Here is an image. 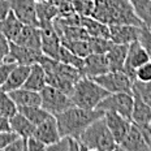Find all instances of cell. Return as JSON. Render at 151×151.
Masks as SVG:
<instances>
[{"label": "cell", "instance_id": "6", "mask_svg": "<svg viewBox=\"0 0 151 151\" xmlns=\"http://www.w3.org/2000/svg\"><path fill=\"white\" fill-rule=\"evenodd\" d=\"M40 106L50 115L56 116L58 113L65 111L67 108L73 106V102H72L70 96L65 94L64 91L47 85L40 91Z\"/></svg>", "mask_w": 151, "mask_h": 151}, {"label": "cell", "instance_id": "22", "mask_svg": "<svg viewBox=\"0 0 151 151\" xmlns=\"http://www.w3.org/2000/svg\"><path fill=\"white\" fill-rule=\"evenodd\" d=\"M9 95L16 103L17 108L26 106H40V93H38V91L20 87L17 90L9 91Z\"/></svg>", "mask_w": 151, "mask_h": 151}, {"label": "cell", "instance_id": "42", "mask_svg": "<svg viewBox=\"0 0 151 151\" xmlns=\"http://www.w3.org/2000/svg\"><path fill=\"white\" fill-rule=\"evenodd\" d=\"M46 147L47 146L45 143L40 142L34 136L27 138V151H42V150H46Z\"/></svg>", "mask_w": 151, "mask_h": 151}, {"label": "cell", "instance_id": "26", "mask_svg": "<svg viewBox=\"0 0 151 151\" xmlns=\"http://www.w3.org/2000/svg\"><path fill=\"white\" fill-rule=\"evenodd\" d=\"M22 27H24V24L16 17V14L12 11L9 12V14L4 20L0 21V31L4 34L9 42H13L17 38Z\"/></svg>", "mask_w": 151, "mask_h": 151}, {"label": "cell", "instance_id": "46", "mask_svg": "<svg viewBox=\"0 0 151 151\" xmlns=\"http://www.w3.org/2000/svg\"><path fill=\"white\" fill-rule=\"evenodd\" d=\"M0 132H12L9 119L4 117V116H0Z\"/></svg>", "mask_w": 151, "mask_h": 151}, {"label": "cell", "instance_id": "20", "mask_svg": "<svg viewBox=\"0 0 151 151\" xmlns=\"http://www.w3.org/2000/svg\"><path fill=\"white\" fill-rule=\"evenodd\" d=\"M30 70V65H20L17 64L13 68V70L9 73L8 78L5 80V82L0 86V89H3L4 91H13L17 90L20 87H24V83L27 78V74H29Z\"/></svg>", "mask_w": 151, "mask_h": 151}, {"label": "cell", "instance_id": "37", "mask_svg": "<svg viewBox=\"0 0 151 151\" xmlns=\"http://www.w3.org/2000/svg\"><path fill=\"white\" fill-rule=\"evenodd\" d=\"M4 151H27V138L17 136L5 147Z\"/></svg>", "mask_w": 151, "mask_h": 151}, {"label": "cell", "instance_id": "40", "mask_svg": "<svg viewBox=\"0 0 151 151\" xmlns=\"http://www.w3.org/2000/svg\"><path fill=\"white\" fill-rule=\"evenodd\" d=\"M16 63L14 61H9V60H4L0 64V86L5 82V80L8 78L9 73L13 70V68L16 67Z\"/></svg>", "mask_w": 151, "mask_h": 151}, {"label": "cell", "instance_id": "4", "mask_svg": "<svg viewBox=\"0 0 151 151\" xmlns=\"http://www.w3.org/2000/svg\"><path fill=\"white\" fill-rule=\"evenodd\" d=\"M82 151H113L119 150V145L111 134L103 117L87 127L78 137Z\"/></svg>", "mask_w": 151, "mask_h": 151}, {"label": "cell", "instance_id": "38", "mask_svg": "<svg viewBox=\"0 0 151 151\" xmlns=\"http://www.w3.org/2000/svg\"><path fill=\"white\" fill-rule=\"evenodd\" d=\"M137 81H151V61L145 63L136 70ZM134 80V81H136Z\"/></svg>", "mask_w": 151, "mask_h": 151}, {"label": "cell", "instance_id": "39", "mask_svg": "<svg viewBox=\"0 0 151 151\" xmlns=\"http://www.w3.org/2000/svg\"><path fill=\"white\" fill-rule=\"evenodd\" d=\"M139 40L142 43V46L145 47V50L149 53V58H150V61H151V31L149 30V27L143 26L141 29V34H139Z\"/></svg>", "mask_w": 151, "mask_h": 151}, {"label": "cell", "instance_id": "41", "mask_svg": "<svg viewBox=\"0 0 151 151\" xmlns=\"http://www.w3.org/2000/svg\"><path fill=\"white\" fill-rule=\"evenodd\" d=\"M9 40L5 38L4 34L0 31V64L4 61V59L7 58L8 52H9Z\"/></svg>", "mask_w": 151, "mask_h": 151}, {"label": "cell", "instance_id": "34", "mask_svg": "<svg viewBox=\"0 0 151 151\" xmlns=\"http://www.w3.org/2000/svg\"><path fill=\"white\" fill-rule=\"evenodd\" d=\"M59 61L64 63V64H68V65H72V67L77 68L81 70V68H82L83 65V58H80L78 55H76L70 51V50H68L67 47H64L61 45V48H60V53H59Z\"/></svg>", "mask_w": 151, "mask_h": 151}, {"label": "cell", "instance_id": "13", "mask_svg": "<svg viewBox=\"0 0 151 151\" xmlns=\"http://www.w3.org/2000/svg\"><path fill=\"white\" fill-rule=\"evenodd\" d=\"M42 55H43L42 51L29 48V47H24L11 42L9 43V52L4 60L14 61L16 64L20 65H31L34 63L39 61Z\"/></svg>", "mask_w": 151, "mask_h": 151}, {"label": "cell", "instance_id": "5", "mask_svg": "<svg viewBox=\"0 0 151 151\" xmlns=\"http://www.w3.org/2000/svg\"><path fill=\"white\" fill-rule=\"evenodd\" d=\"M108 94V91L103 89L95 80L81 77L74 83L73 91L69 96L74 106L86 109H96L98 104Z\"/></svg>", "mask_w": 151, "mask_h": 151}, {"label": "cell", "instance_id": "25", "mask_svg": "<svg viewBox=\"0 0 151 151\" xmlns=\"http://www.w3.org/2000/svg\"><path fill=\"white\" fill-rule=\"evenodd\" d=\"M37 9V18H38V27H43L47 25H52L53 20L59 16V9L52 5L50 1H35Z\"/></svg>", "mask_w": 151, "mask_h": 151}, {"label": "cell", "instance_id": "14", "mask_svg": "<svg viewBox=\"0 0 151 151\" xmlns=\"http://www.w3.org/2000/svg\"><path fill=\"white\" fill-rule=\"evenodd\" d=\"M11 9L24 25L39 26L37 18L35 0H11Z\"/></svg>", "mask_w": 151, "mask_h": 151}, {"label": "cell", "instance_id": "2", "mask_svg": "<svg viewBox=\"0 0 151 151\" xmlns=\"http://www.w3.org/2000/svg\"><path fill=\"white\" fill-rule=\"evenodd\" d=\"M104 112L99 109H86L77 106H72L65 111L55 116L60 136H72L77 138L91 122L103 117Z\"/></svg>", "mask_w": 151, "mask_h": 151}, {"label": "cell", "instance_id": "9", "mask_svg": "<svg viewBox=\"0 0 151 151\" xmlns=\"http://www.w3.org/2000/svg\"><path fill=\"white\" fill-rule=\"evenodd\" d=\"M147 61H150L149 53H147V51L145 50V47L142 46V43L139 40H134L130 45H128L124 72L133 81L136 80V70Z\"/></svg>", "mask_w": 151, "mask_h": 151}, {"label": "cell", "instance_id": "17", "mask_svg": "<svg viewBox=\"0 0 151 151\" xmlns=\"http://www.w3.org/2000/svg\"><path fill=\"white\" fill-rule=\"evenodd\" d=\"M119 150L122 151H143L149 150L146 141L142 136L141 129L137 127L136 124L132 122L130 129L128 130L127 136L124 137V139L119 143Z\"/></svg>", "mask_w": 151, "mask_h": 151}, {"label": "cell", "instance_id": "32", "mask_svg": "<svg viewBox=\"0 0 151 151\" xmlns=\"http://www.w3.org/2000/svg\"><path fill=\"white\" fill-rule=\"evenodd\" d=\"M17 111V106L13 102V99L11 98L9 93L0 89V116L11 119Z\"/></svg>", "mask_w": 151, "mask_h": 151}, {"label": "cell", "instance_id": "29", "mask_svg": "<svg viewBox=\"0 0 151 151\" xmlns=\"http://www.w3.org/2000/svg\"><path fill=\"white\" fill-rule=\"evenodd\" d=\"M18 112L22 113L25 117L29 121H31L34 125L40 124L42 121H45L48 116H51L45 108H42V106H26V107H18Z\"/></svg>", "mask_w": 151, "mask_h": 151}, {"label": "cell", "instance_id": "47", "mask_svg": "<svg viewBox=\"0 0 151 151\" xmlns=\"http://www.w3.org/2000/svg\"><path fill=\"white\" fill-rule=\"evenodd\" d=\"M149 127L151 128V119H150V122H149Z\"/></svg>", "mask_w": 151, "mask_h": 151}, {"label": "cell", "instance_id": "8", "mask_svg": "<svg viewBox=\"0 0 151 151\" xmlns=\"http://www.w3.org/2000/svg\"><path fill=\"white\" fill-rule=\"evenodd\" d=\"M94 80L109 94L132 93V87H133L134 82L124 70H108L107 73L99 76Z\"/></svg>", "mask_w": 151, "mask_h": 151}, {"label": "cell", "instance_id": "15", "mask_svg": "<svg viewBox=\"0 0 151 151\" xmlns=\"http://www.w3.org/2000/svg\"><path fill=\"white\" fill-rule=\"evenodd\" d=\"M103 119H104L111 134L113 136V138H115L116 143L119 145L124 139V137L127 136L128 130L130 129L132 121L129 120V119L124 117V116L119 115V113H116V112H112V111L104 112Z\"/></svg>", "mask_w": 151, "mask_h": 151}, {"label": "cell", "instance_id": "43", "mask_svg": "<svg viewBox=\"0 0 151 151\" xmlns=\"http://www.w3.org/2000/svg\"><path fill=\"white\" fill-rule=\"evenodd\" d=\"M16 137L17 136H16L13 132H0V151L5 150V147H7Z\"/></svg>", "mask_w": 151, "mask_h": 151}, {"label": "cell", "instance_id": "35", "mask_svg": "<svg viewBox=\"0 0 151 151\" xmlns=\"http://www.w3.org/2000/svg\"><path fill=\"white\" fill-rule=\"evenodd\" d=\"M72 7L74 13H77L81 17L93 16L95 0H72Z\"/></svg>", "mask_w": 151, "mask_h": 151}, {"label": "cell", "instance_id": "30", "mask_svg": "<svg viewBox=\"0 0 151 151\" xmlns=\"http://www.w3.org/2000/svg\"><path fill=\"white\" fill-rule=\"evenodd\" d=\"M48 151H82L81 150V143L77 138L72 136H61L59 141L55 143L47 146Z\"/></svg>", "mask_w": 151, "mask_h": 151}, {"label": "cell", "instance_id": "7", "mask_svg": "<svg viewBox=\"0 0 151 151\" xmlns=\"http://www.w3.org/2000/svg\"><path fill=\"white\" fill-rule=\"evenodd\" d=\"M96 109L103 112L112 111L130 120L133 109V94L132 93H113L108 94L98 104ZM132 121V120H130Z\"/></svg>", "mask_w": 151, "mask_h": 151}, {"label": "cell", "instance_id": "24", "mask_svg": "<svg viewBox=\"0 0 151 151\" xmlns=\"http://www.w3.org/2000/svg\"><path fill=\"white\" fill-rule=\"evenodd\" d=\"M9 124H11V130L16 136L24 138L31 137L34 133V129H35V125L27 120L22 113H20L18 111L9 119Z\"/></svg>", "mask_w": 151, "mask_h": 151}, {"label": "cell", "instance_id": "23", "mask_svg": "<svg viewBox=\"0 0 151 151\" xmlns=\"http://www.w3.org/2000/svg\"><path fill=\"white\" fill-rule=\"evenodd\" d=\"M151 119V107L145 103L141 98L133 94V109H132V122L142 127L147 125Z\"/></svg>", "mask_w": 151, "mask_h": 151}, {"label": "cell", "instance_id": "19", "mask_svg": "<svg viewBox=\"0 0 151 151\" xmlns=\"http://www.w3.org/2000/svg\"><path fill=\"white\" fill-rule=\"evenodd\" d=\"M46 86H47V77H46V72H45V69H43V67L39 63L31 64L27 78L24 83V87L25 89L40 93Z\"/></svg>", "mask_w": 151, "mask_h": 151}, {"label": "cell", "instance_id": "11", "mask_svg": "<svg viewBox=\"0 0 151 151\" xmlns=\"http://www.w3.org/2000/svg\"><path fill=\"white\" fill-rule=\"evenodd\" d=\"M109 70L108 60L106 53H90L83 58V65L81 68L82 77L96 78Z\"/></svg>", "mask_w": 151, "mask_h": 151}, {"label": "cell", "instance_id": "33", "mask_svg": "<svg viewBox=\"0 0 151 151\" xmlns=\"http://www.w3.org/2000/svg\"><path fill=\"white\" fill-rule=\"evenodd\" d=\"M132 94L141 98L145 103L151 107V81H134Z\"/></svg>", "mask_w": 151, "mask_h": 151}, {"label": "cell", "instance_id": "49", "mask_svg": "<svg viewBox=\"0 0 151 151\" xmlns=\"http://www.w3.org/2000/svg\"><path fill=\"white\" fill-rule=\"evenodd\" d=\"M149 30H150V31H151V26H150V27H149Z\"/></svg>", "mask_w": 151, "mask_h": 151}, {"label": "cell", "instance_id": "28", "mask_svg": "<svg viewBox=\"0 0 151 151\" xmlns=\"http://www.w3.org/2000/svg\"><path fill=\"white\" fill-rule=\"evenodd\" d=\"M130 4L136 16L141 20L143 26H151V0H130Z\"/></svg>", "mask_w": 151, "mask_h": 151}, {"label": "cell", "instance_id": "36", "mask_svg": "<svg viewBox=\"0 0 151 151\" xmlns=\"http://www.w3.org/2000/svg\"><path fill=\"white\" fill-rule=\"evenodd\" d=\"M89 43H90L91 53H106L111 47L112 40L107 39V38L89 37Z\"/></svg>", "mask_w": 151, "mask_h": 151}, {"label": "cell", "instance_id": "1", "mask_svg": "<svg viewBox=\"0 0 151 151\" xmlns=\"http://www.w3.org/2000/svg\"><path fill=\"white\" fill-rule=\"evenodd\" d=\"M91 17L107 25L129 24L143 27V24L134 13L130 0H95Z\"/></svg>", "mask_w": 151, "mask_h": 151}, {"label": "cell", "instance_id": "16", "mask_svg": "<svg viewBox=\"0 0 151 151\" xmlns=\"http://www.w3.org/2000/svg\"><path fill=\"white\" fill-rule=\"evenodd\" d=\"M33 136L38 138L40 142H43L46 146H50V145L55 143L56 141H59V138L61 136H60V132H59L55 116H52V115L48 116L45 121L38 124L35 129H34Z\"/></svg>", "mask_w": 151, "mask_h": 151}, {"label": "cell", "instance_id": "3", "mask_svg": "<svg viewBox=\"0 0 151 151\" xmlns=\"http://www.w3.org/2000/svg\"><path fill=\"white\" fill-rule=\"evenodd\" d=\"M38 63L46 72L47 85L64 91L68 95H70V93L73 91L74 83L82 77L80 69L64 64L56 59H51L46 55L40 56Z\"/></svg>", "mask_w": 151, "mask_h": 151}, {"label": "cell", "instance_id": "48", "mask_svg": "<svg viewBox=\"0 0 151 151\" xmlns=\"http://www.w3.org/2000/svg\"><path fill=\"white\" fill-rule=\"evenodd\" d=\"M35 1H46V0H35Z\"/></svg>", "mask_w": 151, "mask_h": 151}, {"label": "cell", "instance_id": "27", "mask_svg": "<svg viewBox=\"0 0 151 151\" xmlns=\"http://www.w3.org/2000/svg\"><path fill=\"white\" fill-rule=\"evenodd\" d=\"M81 25L87 31L89 37L96 38H107L109 39V27L107 24L100 22L99 20L87 16V17H81Z\"/></svg>", "mask_w": 151, "mask_h": 151}, {"label": "cell", "instance_id": "21", "mask_svg": "<svg viewBox=\"0 0 151 151\" xmlns=\"http://www.w3.org/2000/svg\"><path fill=\"white\" fill-rule=\"evenodd\" d=\"M127 52H128V45H117V43L112 42L109 50L106 52L109 70H124Z\"/></svg>", "mask_w": 151, "mask_h": 151}, {"label": "cell", "instance_id": "12", "mask_svg": "<svg viewBox=\"0 0 151 151\" xmlns=\"http://www.w3.org/2000/svg\"><path fill=\"white\" fill-rule=\"evenodd\" d=\"M109 39L117 45H130L132 42L139 39L141 26L129 24H113L108 25Z\"/></svg>", "mask_w": 151, "mask_h": 151}, {"label": "cell", "instance_id": "44", "mask_svg": "<svg viewBox=\"0 0 151 151\" xmlns=\"http://www.w3.org/2000/svg\"><path fill=\"white\" fill-rule=\"evenodd\" d=\"M11 11V0H0V21L4 20Z\"/></svg>", "mask_w": 151, "mask_h": 151}, {"label": "cell", "instance_id": "10", "mask_svg": "<svg viewBox=\"0 0 151 151\" xmlns=\"http://www.w3.org/2000/svg\"><path fill=\"white\" fill-rule=\"evenodd\" d=\"M40 29V50L42 53L51 59H59V53L61 48V38L58 34L52 25L39 27Z\"/></svg>", "mask_w": 151, "mask_h": 151}, {"label": "cell", "instance_id": "31", "mask_svg": "<svg viewBox=\"0 0 151 151\" xmlns=\"http://www.w3.org/2000/svg\"><path fill=\"white\" fill-rule=\"evenodd\" d=\"M61 45L70 50L73 53L78 55L80 58H86L91 53L89 38L87 39H73V40H61Z\"/></svg>", "mask_w": 151, "mask_h": 151}, {"label": "cell", "instance_id": "18", "mask_svg": "<svg viewBox=\"0 0 151 151\" xmlns=\"http://www.w3.org/2000/svg\"><path fill=\"white\" fill-rule=\"evenodd\" d=\"M13 43L20 45L24 47H29L33 50H40V29L38 26H30V25H24L20 34L13 40Z\"/></svg>", "mask_w": 151, "mask_h": 151}, {"label": "cell", "instance_id": "45", "mask_svg": "<svg viewBox=\"0 0 151 151\" xmlns=\"http://www.w3.org/2000/svg\"><path fill=\"white\" fill-rule=\"evenodd\" d=\"M138 127V125H137ZM141 129V132H142V136L145 138V141H146L147 146H149V150H151V128L149 127V124L147 125H142V127H138Z\"/></svg>", "mask_w": 151, "mask_h": 151}]
</instances>
